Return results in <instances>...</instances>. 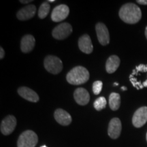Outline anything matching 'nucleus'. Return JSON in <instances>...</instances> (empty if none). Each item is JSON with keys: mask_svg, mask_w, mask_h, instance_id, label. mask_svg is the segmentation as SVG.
I'll return each mask as SVG.
<instances>
[{"mask_svg": "<svg viewBox=\"0 0 147 147\" xmlns=\"http://www.w3.org/2000/svg\"><path fill=\"white\" fill-rule=\"evenodd\" d=\"M119 14L121 19L128 24L137 23L142 18L140 8L133 3L124 4L119 10Z\"/></svg>", "mask_w": 147, "mask_h": 147, "instance_id": "obj_1", "label": "nucleus"}, {"mask_svg": "<svg viewBox=\"0 0 147 147\" xmlns=\"http://www.w3.org/2000/svg\"><path fill=\"white\" fill-rule=\"evenodd\" d=\"M130 82L132 85L138 90L147 87V65L140 64L134 69L130 74Z\"/></svg>", "mask_w": 147, "mask_h": 147, "instance_id": "obj_2", "label": "nucleus"}, {"mask_svg": "<svg viewBox=\"0 0 147 147\" xmlns=\"http://www.w3.org/2000/svg\"><path fill=\"white\" fill-rule=\"evenodd\" d=\"M89 79V72L85 67L77 66L67 73L66 80L69 84L79 85L85 83Z\"/></svg>", "mask_w": 147, "mask_h": 147, "instance_id": "obj_3", "label": "nucleus"}, {"mask_svg": "<svg viewBox=\"0 0 147 147\" xmlns=\"http://www.w3.org/2000/svg\"><path fill=\"white\" fill-rule=\"evenodd\" d=\"M37 134L32 130H27L21 134L18 139V147H35L38 144Z\"/></svg>", "mask_w": 147, "mask_h": 147, "instance_id": "obj_4", "label": "nucleus"}, {"mask_svg": "<svg viewBox=\"0 0 147 147\" xmlns=\"http://www.w3.org/2000/svg\"><path fill=\"white\" fill-rule=\"evenodd\" d=\"M44 65L47 70L53 74H57L63 69V63L57 57L49 55L45 59Z\"/></svg>", "mask_w": 147, "mask_h": 147, "instance_id": "obj_5", "label": "nucleus"}, {"mask_svg": "<svg viewBox=\"0 0 147 147\" xmlns=\"http://www.w3.org/2000/svg\"><path fill=\"white\" fill-rule=\"evenodd\" d=\"M72 32V27L70 24L63 23L55 27L53 30L52 35L55 39L61 40L67 38Z\"/></svg>", "mask_w": 147, "mask_h": 147, "instance_id": "obj_6", "label": "nucleus"}, {"mask_svg": "<svg viewBox=\"0 0 147 147\" xmlns=\"http://www.w3.org/2000/svg\"><path fill=\"white\" fill-rule=\"evenodd\" d=\"M147 122V107L142 106L138 108L134 114L132 123L136 128L142 127Z\"/></svg>", "mask_w": 147, "mask_h": 147, "instance_id": "obj_7", "label": "nucleus"}, {"mask_svg": "<svg viewBox=\"0 0 147 147\" xmlns=\"http://www.w3.org/2000/svg\"><path fill=\"white\" fill-rule=\"evenodd\" d=\"M69 9L67 5L60 4L53 9L51 18L54 22H60L65 19L69 15Z\"/></svg>", "mask_w": 147, "mask_h": 147, "instance_id": "obj_8", "label": "nucleus"}, {"mask_svg": "<svg viewBox=\"0 0 147 147\" xmlns=\"http://www.w3.org/2000/svg\"><path fill=\"white\" fill-rule=\"evenodd\" d=\"M16 125V119L14 116L9 115L1 121V132L3 135H10L14 131Z\"/></svg>", "mask_w": 147, "mask_h": 147, "instance_id": "obj_9", "label": "nucleus"}, {"mask_svg": "<svg viewBox=\"0 0 147 147\" xmlns=\"http://www.w3.org/2000/svg\"><path fill=\"white\" fill-rule=\"evenodd\" d=\"M98 41L102 46H106L110 42V34L108 28L102 23H98L95 27Z\"/></svg>", "mask_w": 147, "mask_h": 147, "instance_id": "obj_10", "label": "nucleus"}, {"mask_svg": "<svg viewBox=\"0 0 147 147\" xmlns=\"http://www.w3.org/2000/svg\"><path fill=\"white\" fill-rule=\"evenodd\" d=\"M122 129V125L119 118H113L108 125V136L113 139H117L120 136Z\"/></svg>", "mask_w": 147, "mask_h": 147, "instance_id": "obj_11", "label": "nucleus"}, {"mask_svg": "<svg viewBox=\"0 0 147 147\" xmlns=\"http://www.w3.org/2000/svg\"><path fill=\"white\" fill-rule=\"evenodd\" d=\"M74 97L77 104L80 106L87 105L90 100V95L87 90L84 88H78L74 93Z\"/></svg>", "mask_w": 147, "mask_h": 147, "instance_id": "obj_12", "label": "nucleus"}, {"mask_svg": "<svg viewBox=\"0 0 147 147\" xmlns=\"http://www.w3.org/2000/svg\"><path fill=\"white\" fill-rule=\"evenodd\" d=\"M54 117L57 122L61 125H69L71 123V117L70 115L65 110L61 108L55 110Z\"/></svg>", "mask_w": 147, "mask_h": 147, "instance_id": "obj_13", "label": "nucleus"}, {"mask_svg": "<svg viewBox=\"0 0 147 147\" xmlns=\"http://www.w3.org/2000/svg\"><path fill=\"white\" fill-rule=\"evenodd\" d=\"M78 47L82 53L86 54H91L93 52V47L89 36L83 35L78 40Z\"/></svg>", "mask_w": 147, "mask_h": 147, "instance_id": "obj_14", "label": "nucleus"}, {"mask_svg": "<svg viewBox=\"0 0 147 147\" xmlns=\"http://www.w3.org/2000/svg\"><path fill=\"white\" fill-rule=\"evenodd\" d=\"M19 95L27 101L32 102H38L39 101V96L34 90L26 87H22L18 89Z\"/></svg>", "mask_w": 147, "mask_h": 147, "instance_id": "obj_15", "label": "nucleus"}, {"mask_svg": "<svg viewBox=\"0 0 147 147\" xmlns=\"http://www.w3.org/2000/svg\"><path fill=\"white\" fill-rule=\"evenodd\" d=\"M36 12V6L34 5L31 4L21 9L18 12L16 16H17L18 19L21 20V21H26V20L32 18L35 15Z\"/></svg>", "mask_w": 147, "mask_h": 147, "instance_id": "obj_16", "label": "nucleus"}, {"mask_svg": "<svg viewBox=\"0 0 147 147\" xmlns=\"http://www.w3.org/2000/svg\"><path fill=\"white\" fill-rule=\"evenodd\" d=\"M36 40L32 35H26L23 36L21 42V49L22 52L27 53L31 52L35 47Z\"/></svg>", "mask_w": 147, "mask_h": 147, "instance_id": "obj_17", "label": "nucleus"}, {"mask_svg": "<svg viewBox=\"0 0 147 147\" xmlns=\"http://www.w3.org/2000/svg\"><path fill=\"white\" fill-rule=\"evenodd\" d=\"M120 59L117 55H112L106 63V69L108 74H113L117 71L120 65Z\"/></svg>", "mask_w": 147, "mask_h": 147, "instance_id": "obj_18", "label": "nucleus"}, {"mask_svg": "<svg viewBox=\"0 0 147 147\" xmlns=\"http://www.w3.org/2000/svg\"><path fill=\"white\" fill-rule=\"evenodd\" d=\"M109 105L112 110L116 111L121 106V96L119 93H112L109 96Z\"/></svg>", "mask_w": 147, "mask_h": 147, "instance_id": "obj_19", "label": "nucleus"}, {"mask_svg": "<svg viewBox=\"0 0 147 147\" xmlns=\"http://www.w3.org/2000/svg\"><path fill=\"white\" fill-rule=\"evenodd\" d=\"M51 6L50 4L47 2L42 3L41 5H40L39 10H38V16H39L40 18L41 19H44L47 17L48 14L49 13V11H50Z\"/></svg>", "mask_w": 147, "mask_h": 147, "instance_id": "obj_20", "label": "nucleus"}, {"mask_svg": "<svg viewBox=\"0 0 147 147\" xmlns=\"http://www.w3.org/2000/svg\"><path fill=\"white\" fill-rule=\"evenodd\" d=\"M106 104H107V102H106L105 97H100L95 101L94 104H93V106H94L95 109L97 110V111H100V110L106 108Z\"/></svg>", "mask_w": 147, "mask_h": 147, "instance_id": "obj_21", "label": "nucleus"}, {"mask_svg": "<svg viewBox=\"0 0 147 147\" xmlns=\"http://www.w3.org/2000/svg\"><path fill=\"white\" fill-rule=\"evenodd\" d=\"M102 86H103V83L102 81H100V80H97V81L93 82V93L95 95L100 94V92L102 91Z\"/></svg>", "mask_w": 147, "mask_h": 147, "instance_id": "obj_22", "label": "nucleus"}, {"mask_svg": "<svg viewBox=\"0 0 147 147\" xmlns=\"http://www.w3.org/2000/svg\"><path fill=\"white\" fill-rule=\"evenodd\" d=\"M0 59H2L4 57V55H5V52H4V50L3 49L2 47L0 48Z\"/></svg>", "mask_w": 147, "mask_h": 147, "instance_id": "obj_23", "label": "nucleus"}, {"mask_svg": "<svg viewBox=\"0 0 147 147\" xmlns=\"http://www.w3.org/2000/svg\"><path fill=\"white\" fill-rule=\"evenodd\" d=\"M136 2L141 5H147V0H137Z\"/></svg>", "mask_w": 147, "mask_h": 147, "instance_id": "obj_24", "label": "nucleus"}, {"mask_svg": "<svg viewBox=\"0 0 147 147\" xmlns=\"http://www.w3.org/2000/svg\"><path fill=\"white\" fill-rule=\"evenodd\" d=\"M32 0H28V1H23V0H21L20 1V2L22 3H29V2H32Z\"/></svg>", "mask_w": 147, "mask_h": 147, "instance_id": "obj_25", "label": "nucleus"}, {"mask_svg": "<svg viewBox=\"0 0 147 147\" xmlns=\"http://www.w3.org/2000/svg\"><path fill=\"white\" fill-rule=\"evenodd\" d=\"M145 36H146V38L147 39V26L146 27V29H145Z\"/></svg>", "mask_w": 147, "mask_h": 147, "instance_id": "obj_26", "label": "nucleus"}, {"mask_svg": "<svg viewBox=\"0 0 147 147\" xmlns=\"http://www.w3.org/2000/svg\"><path fill=\"white\" fill-rule=\"evenodd\" d=\"M121 89L123 90V91H126V90L127 89V87H121Z\"/></svg>", "mask_w": 147, "mask_h": 147, "instance_id": "obj_27", "label": "nucleus"}, {"mask_svg": "<svg viewBox=\"0 0 147 147\" xmlns=\"http://www.w3.org/2000/svg\"><path fill=\"white\" fill-rule=\"evenodd\" d=\"M55 0H49V1H48V2H54Z\"/></svg>", "mask_w": 147, "mask_h": 147, "instance_id": "obj_28", "label": "nucleus"}, {"mask_svg": "<svg viewBox=\"0 0 147 147\" xmlns=\"http://www.w3.org/2000/svg\"><path fill=\"white\" fill-rule=\"evenodd\" d=\"M114 85H115V86H118L119 85V83H117V82H115V83H114Z\"/></svg>", "mask_w": 147, "mask_h": 147, "instance_id": "obj_29", "label": "nucleus"}, {"mask_svg": "<svg viewBox=\"0 0 147 147\" xmlns=\"http://www.w3.org/2000/svg\"><path fill=\"white\" fill-rule=\"evenodd\" d=\"M41 147H47V146H46V145H43V146H42Z\"/></svg>", "mask_w": 147, "mask_h": 147, "instance_id": "obj_30", "label": "nucleus"}, {"mask_svg": "<svg viewBox=\"0 0 147 147\" xmlns=\"http://www.w3.org/2000/svg\"><path fill=\"white\" fill-rule=\"evenodd\" d=\"M146 141H147V133H146Z\"/></svg>", "mask_w": 147, "mask_h": 147, "instance_id": "obj_31", "label": "nucleus"}]
</instances>
